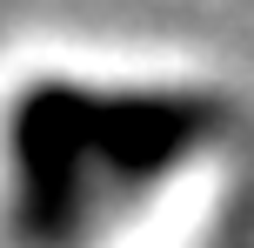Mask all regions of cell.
Returning <instances> with one entry per match:
<instances>
[{"mask_svg": "<svg viewBox=\"0 0 254 248\" xmlns=\"http://www.w3.org/2000/svg\"><path fill=\"white\" fill-rule=\"evenodd\" d=\"M20 248H228L254 201V107L201 47L87 40L20 81Z\"/></svg>", "mask_w": 254, "mask_h": 248, "instance_id": "cell-1", "label": "cell"}]
</instances>
